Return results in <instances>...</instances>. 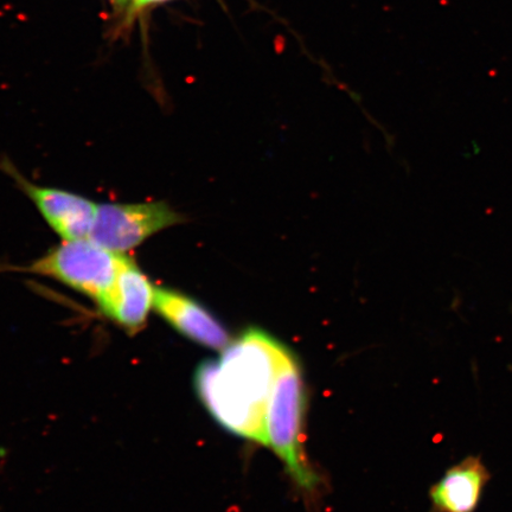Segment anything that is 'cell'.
Listing matches in <instances>:
<instances>
[{
	"instance_id": "5b68a950",
	"label": "cell",
	"mask_w": 512,
	"mask_h": 512,
	"mask_svg": "<svg viewBox=\"0 0 512 512\" xmlns=\"http://www.w3.org/2000/svg\"><path fill=\"white\" fill-rule=\"evenodd\" d=\"M0 169L14 179L63 241L89 239L98 204L73 192L31 183L8 160L0 162Z\"/></svg>"
},
{
	"instance_id": "7a4b0ae2",
	"label": "cell",
	"mask_w": 512,
	"mask_h": 512,
	"mask_svg": "<svg viewBox=\"0 0 512 512\" xmlns=\"http://www.w3.org/2000/svg\"><path fill=\"white\" fill-rule=\"evenodd\" d=\"M305 390L302 371L292 352L287 355L275 381L266 415V446L285 464L300 489L318 488V477L305 457L303 424Z\"/></svg>"
},
{
	"instance_id": "ba28073f",
	"label": "cell",
	"mask_w": 512,
	"mask_h": 512,
	"mask_svg": "<svg viewBox=\"0 0 512 512\" xmlns=\"http://www.w3.org/2000/svg\"><path fill=\"white\" fill-rule=\"evenodd\" d=\"M490 480L482 457L464 458L432 486V512H476Z\"/></svg>"
},
{
	"instance_id": "8992f818",
	"label": "cell",
	"mask_w": 512,
	"mask_h": 512,
	"mask_svg": "<svg viewBox=\"0 0 512 512\" xmlns=\"http://www.w3.org/2000/svg\"><path fill=\"white\" fill-rule=\"evenodd\" d=\"M153 309L179 334L203 347L224 350L232 342L226 326L213 312L174 288L157 286Z\"/></svg>"
},
{
	"instance_id": "277c9868",
	"label": "cell",
	"mask_w": 512,
	"mask_h": 512,
	"mask_svg": "<svg viewBox=\"0 0 512 512\" xmlns=\"http://www.w3.org/2000/svg\"><path fill=\"white\" fill-rule=\"evenodd\" d=\"M183 222L184 217L163 201L98 204L89 240L124 254Z\"/></svg>"
},
{
	"instance_id": "52a82bcc",
	"label": "cell",
	"mask_w": 512,
	"mask_h": 512,
	"mask_svg": "<svg viewBox=\"0 0 512 512\" xmlns=\"http://www.w3.org/2000/svg\"><path fill=\"white\" fill-rule=\"evenodd\" d=\"M156 286L136 262L126 258L112 285L95 300L102 313L127 331L143 328L153 309Z\"/></svg>"
},
{
	"instance_id": "30bf717a",
	"label": "cell",
	"mask_w": 512,
	"mask_h": 512,
	"mask_svg": "<svg viewBox=\"0 0 512 512\" xmlns=\"http://www.w3.org/2000/svg\"><path fill=\"white\" fill-rule=\"evenodd\" d=\"M111 2L115 6H118V8H128L130 10H131L132 4H133V0H111Z\"/></svg>"
},
{
	"instance_id": "6da1fadb",
	"label": "cell",
	"mask_w": 512,
	"mask_h": 512,
	"mask_svg": "<svg viewBox=\"0 0 512 512\" xmlns=\"http://www.w3.org/2000/svg\"><path fill=\"white\" fill-rule=\"evenodd\" d=\"M219 360L200 364L195 387L219 424L266 446V415L281 364L290 354L268 332L249 328L222 350Z\"/></svg>"
},
{
	"instance_id": "9c48e42d",
	"label": "cell",
	"mask_w": 512,
	"mask_h": 512,
	"mask_svg": "<svg viewBox=\"0 0 512 512\" xmlns=\"http://www.w3.org/2000/svg\"><path fill=\"white\" fill-rule=\"evenodd\" d=\"M169 2V0H133L131 14L133 12L142 11L146 8H149L151 5H156L160 3Z\"/></svg>"
},
{
	"instance_id": "3957f363",
	"label": "cell",
	"mask_w": 512,
	"mask_h": 512,
	"mask_svg": "<svg viewBox=\"0 0 512 512\" xmlns=\"http://www.w3.org/2000/svg\"><path fill=\"white\" fill-rule=\"evenodd\" d=\"M126 258L89 239L64 241L23 271L53 278L96 300L112 285Z\"/></svg>"
}]
</instances>
